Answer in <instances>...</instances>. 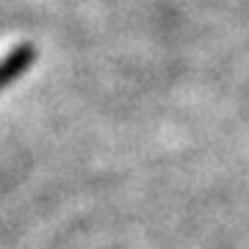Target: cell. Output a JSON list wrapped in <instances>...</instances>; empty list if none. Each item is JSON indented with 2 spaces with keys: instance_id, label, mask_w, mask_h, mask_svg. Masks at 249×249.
<instances>
[{
  "instance_id": "1",
  "label": "cell",
  "mask_w": 249,
  "mask_h": 249,
  "mask_svg": "<svg viewBox=\"0 0 249 249\" xmlns=\"http://www.w3.org/2000/svg\"><path fill=\"white\" fill-rule=\"evenodd\" d=\"M36 61V47L31 42H19L0 58V91L6 89L9 83L19 80L31 70V64Z\"/></svg>"
}]
</instances>
